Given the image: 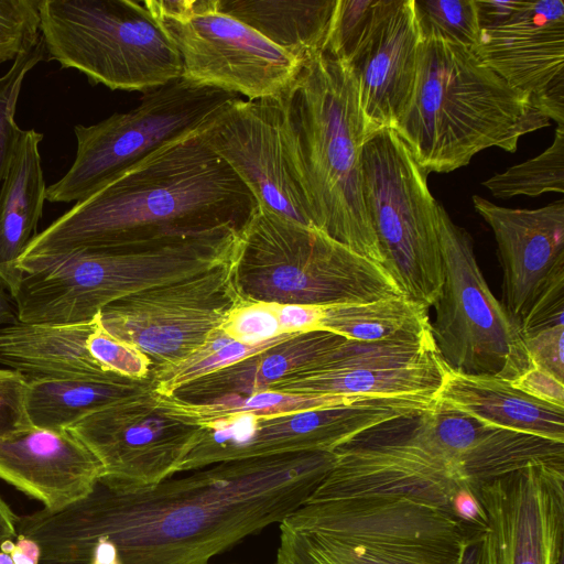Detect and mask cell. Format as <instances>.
I'll list each match as a JSON object with an SVG mask.
<instances>
[{
	"label": "cell",
	"mask_w": 564,
	"mask_h": 564,
	"mask_svg": "<svg viewBox=\"0 0 564 564\" xmlns=\"http://www.w3.org/2000/svg\"><path fill=\"white\" fill-rule=\"evenodd\" d=\"M334 452L289 453L215 463L149 487L100 477L59 510L19 517L41 563L89 564L98 540L120 564H208L249 535L281 523L330 470Z\"/></svg>",
	"instance_id": "obj_1"
},
{
	"label": "cell",
	"mask_w": 564,
	"mask_h": 564,
	"mask_svg": "<svg viewBox=\"0 0 564 564\" xmlns=\"http://www.w3.org/2000/svg\"><path fill=\"white\" fill-rule=\"evenodd\" d=\"M258 203L202 133L170 143L73 205L36 234L18 261L87 248L241 230Z\"/></svg>",
	"instance_id": "obj_2"
},
{
	"label": "cell",
	"mask_w": 564,
	"mask_h": 564,
	"mask_svg": "<svg viewBox=\"0 0 564 564\" xmlns=\"http://www.w3.org/2000/svg\"><path fill=\"white\" fill-rule=\"evenodd\" d=\"M273 100L286 155L315 228L384 268L364 199V139L351 66L318 52L302 62Z\"/></svg>",
	"instance_id": "obj_3"
},
{
	"label": "cell",
	"mask_w": 564,
	"mask_h": 564,
	"mask_svg": "<svg viewBox=\"0 0 564 564\" xmlns=\"http://www.w3.org/2000/svg\"><path fill=\"white\" fill-rule=\"evenodd\" d=\"M550 121L471 50L423 33L414 94L393 130L430 174L463 167L491 147L513 153Z\"/></svg>",
	"instance_id": "obj_4"
},
{
	"label": "cell",
	"mask_w": 564,
	"mask_h": 564,
	"mask_svg": "<svg viewBox=\"0 0 564 564\" xmlns=\"http://www.w3.org/2000/svg\"><path fill=\"white\" fill-rule=\"evenodd\" d=\"M212 265V249L202 236L87 248L20 263L23 275L12 299L23 323H88L119 299Z\"/></svg>",
	"instance_id": "obj_5"
},
{
	"label": "cell",
	"mask_w": 564,
	"mask_h": 564,
	"mask_svg": "<svg viewBox=\"0 0 564 564\" xmlns=\"http://www.w3.org/2000/svg\"><path fill=\"white\" fill-rule=\"evenodd\" d=\"M234 270L248 302L329 306L404 296L380 264L260 206L239 231Z\"/></svg>",
	"instance_id": "obj_6"
},
{
	"label": "cell",
	"mask_w": 564,
	"mask_h": 564,
	"mask_svg": "<svg viewBox=\"0 0 564 564\" xmlns=\"http://www.w3.org/2000/svg\"><path fill=\"white\" fill-rule=\"evenodd\" d=\"M46 55L112 90L149 91L182 77L180 54L144 1L40 0Z\"/></svg>",
	"instance_id": "obj_7"
},
{
	"label": "cell",
	"mask_w": 564,
	"mask_h": 564,
	"mask_svg": "<svg viewBox=\"0 0 564 564\" xmlns=\"http://www.w3.org/2000/svg\"><path fill=\"white\" fill-rule=\"evenodd\" d=\"M364 199L384 268L405 297L429 308L444 284L437 200L426 172L393 129L361 144Z\"/></svg>",
	"instance_id": "obj_8"
},
{
	"label": "cell",
	"mask_w": 564,
	"mask_h": 564,
	"mask_svg": "<svg viewBox=\"0 0 564 564\" xmlns=\"http://www.w3.org/2000/svg\"><path fill=\"white\" fill-rule=\"evenodd\" d=\"M237 97L180 77L147 91L131 110L90 126H75V159L46 188V200L87 198L167 144L202 133Z\"/></svg>",
	"instance_id": "obj_9"
},
{
	"label": "cell",
	"mask_w": 564,
	"mask_h": 564,
	"mask_svg": "<svg viewBox=\"0 0 564 564\" xmlns=\"http://www.w3.org/2000/svg\"><path fill=\"white\" fill-rule=\"evenodd\" d=\"M437 230L444 284L431 329L442 360L462 373L516 380L533 367L520 326L490 292L470 235L441 203Z\"/></svg>",
	"instance_id": "obj_10"
},
{
	"label": "cell",
	"mask_w": 564,
	"mask_h": 564,
	"mask_svg": "<svg viewBox=\"0 0 564 564\" xmlns=\"http://www.w3.org/2000/svg\"><path fill=\"white\" fill-rule=\"evenodd\" d=\"M176 47L182 77L248 100L279 96L302 62L219 10L216 0H144Z\"/></svg>",
	"instance_id": "obj_11"
},
{
	"label": "cell",
	"mask_w": 564,
	"mask_h": 564,
	"mask_svg": "<svg viewBox=\"0 0 564 564\" xmlns=\"http://www.w3.org/2000/svg\"><path fill=\"white\" fill-rule=\"evenodd\" d=\"M434 400V397L368 398L280 415L221 417L202 426V436L178 473L239 458L334 452L373 427L431 410Z\"/></svg>",
	"instance_id": "obj_12"
},
{
	"label": "cell",
	"mask_w": 564,
	"mask_h": 564,
	"mask_svg": "<svg viewBox=\"0 0 564 564\" xmlns=\"http://www.w3.org/2000/svg\"><path fill=\"white\" fill-rule=\"evenodd\" d=\"M243 302L232 259L119 299L99 312L98 321L111 336L142 351L152 371L185 359Z\"/></svg>",
	"instance_id": "obj_13"
},
{
	"label": "cell",
	"mask_w": 564,
	"mask_h": 564,
	"mask_svg": "<svg viewBox=\"0 0 564 564\" xmlns=\"http://www.w3.org/2000/svg\"><path fill=\"white\" fill-rule=\"evenodd\" d=\"M70 430L100 462L101 477L128 487L173 477L203 433L154 388L104 406Z\"/></svg>",
	"instance_id": "obj_14"
},
{
	"label": "cell",
	"mask_w": 564,
	"mask_h": 564,
	"mask_svg": "<svg viewBox=\"0 0 564 564\" xmlns=\"http://www.w3.org/2000/svg\"><path fill=\"white\" fill-rule=\"evenodd\" d=\"M475 1L479 35L473 52L563 126L564 2Z\"/></svg>",
	"instance_id": "obj_15"
},
{
	"label": "cell",
	"mask_w": 564,
	"mask_h": 564,
	"mask_svg": "<svg viewBox=\"0 0 564 564\" xmlns=\"http://www.w3.org/2000/svg\"><path fill=\"white\" fill-rule=\"evenodd\" d=\"M445 368L429 327L377 341L347 339L308 369L269 390L382 399L435 397Z\"/></svg>",
	"instance_id": "obj_16"
},
{
	"label": "cell",
	"mask_w": 564,
	"mask_h": 564,
	"mask_svg": "<svg viewBox=\"0 0 564 564\" xmlns=\"http://www.w3.org/2000/svg\"><path fill=\"white\" fill-rule=\"evenodd\" d=\"M476 497L497 564H557L564 556V464H531L482 484Z\"/></svg>",
	"instance_id": "obj_17"
},
{
	"label": "cell",
	"mask_w": 564,
	"mask_h": 564,
	"mask_svg": "<svg viewBox=\"0 0 564 564\" xmlns=\"http://www.w3.org/2000/svg\"><path fill=\"white\" fill-rule=\"evenodd\" d=\"M202 135L252 193L258 206L315 228L286 155L273 98H235Z\"/></svg>",
	"instance_id": "obj_18"
},
{
	"label": "cell",
	"mask_w": 564,
	"mask_h": 564,
	"mask_svg": "<svg viewBox=\"0 0 564 564\" xmlns=\"http://www.w3.org/2000/svg\"><path fill=\"white\" fill-rule=\"evenodd\" d=\"M281 523L339 539L449 554H458L468 532L455 514L405 497L305 502Z\"/></svg>",
	"instance_id": "obj_19"
},
{
	"label": "cell",
	"mask_w": 564,
	"mask_h": 564,
	"mask_svg": "<svg viewBox=\"0 0 564 564\" xmlns=\"http://www.w3.org/2000/svg\"><path fill=\"white\" fill-rule=\"evenodd\" d=\"M473 205L497 242L503 271L500 303L520 326L541 294L564 280V200L523 209L474 195Z\"/></svg>",
	"instance_id": "obj_20"
},
{
	"label": "cell",
	"mask_w": 564,
	"mask_h": 564,
	"mask_svg": "<svg viewBox=\"0 0 564 564\" xmlns=\"http://www.w3.org/2000/svg\"><path fill=\"white\" fill-rule=\"evenodd\" d=\"M422 42L415 0H393L351 65L364 141L383 129H394L406 111L416 85Z\"/></svg>",
	"instance_id": "obj_21"
},
{
	"label": "cell",
	"mask_w": 564,
	"mask_h": 564,
	"mask_svg": "<svg viewBox=\"0 0 564 564\" xmlns=\"http://www.w3.org/2000/svg\"><path fill=\"white\" fill-rule=\"evenodd\" d=\"M102 466L70 430L29 425L0 438V479L59 510L85 497Z\"/></svg>",
	"instance_id": "obj_22"
},
{
	"label": "cell",
	"mask_w": 564,
	"mask_h": 564,
	"mask_svg": "<svg viewBox=\"0 0 564 564\" xmlns=\"http://www.w3.org/2000/svg\"><path fill=\"white\" fill-rule=\"evenodd\" d=\"M346 340L327 330L292 334L272 347L178 388L171 395L199 404L267 391L278 381L308 369Z\"/></svg>",
	"instance_id": "obj_23"
},
{
	"label": "cell",
	"mask_w": 564,
	"mask_h": 564,
	"mask_svg": "<svg viewBox=\"0 0 564 564\" xmlns=\"http://www.w3.org/2000/svg\"><path fill=\"white\" fill-rule=\"evenodd\" d=\"M435 401L489 426L564 443V408L532 398L501 378L446 366Z\"/></svg>",
	"instance_id": "obj_24"
},
{
	"label": "cell",
	"mask_w": 564,
	"mask_h": 564,
	"mask_svg": "<svg viewBox=\"0 0 564 564\" xmlns=\"http://www.w3.org/2000/svg\"><path fill=\"white\" fill-rule=\"evenodd\" d=\"M98 316L80 324L15 322L0 326V365L28 379L104 378L106 371L91 350Z\"/></svg>",
	"instance_id": "obj_25"
},
{
	"label": "cell",
	"mask_w": 564,
	"mask_h": 564,
	"mask_svg": "<svg viewBox=\"0 0 564 564\" xmlns=\"http://www.w3.org/2000/svg\"><path fill=\"white\" fill-rule=\"evenodd\" d=\"M34 129L19 134L0 188V283L14 295L23 273L18 261L37 234L46 200L40 143Z\"/></svg>",
	"instance_id": "obj_26"
},
{
	"label": "cell",
	"mask_w": 564,
	"mask_h": 564,
	"mask_svg": "<svg viewBox=\"0 0 564 564\" xmlns=\"http://www.w3.org/2000/svg\"><path fill=\"white\" fill-rule=\"evenodd\" d=\"M219 10L301 62L324 51L337 0H216Z\"/></svg>",
	"instance_id": "obj_27"
},
{
	"label": "cell",
	"mask_w": 564,
	"mask_h": 564,
	"mask_svg": "<svg viewBox=\"0 0 564 564\" xmlns=\"http://www.w3.org/2000/svg\"><path fill=\"white\" fill-rule=\"evenodd\" d=\"M25 411L31 425L50 430L70 429L90 413L154 388L151 377L119 375L104 378L28 379Z\"/></svg>",
	"instance_id": "obj_28"
},
{
	"label": "cell",
	"mask_w": 564,
	"mask_h": 564,
	"mask_svg": "<svg viewBox=\"0 0 564 564\" xmlns=\"http://www.w3.org/2000/svg\"><path fill=\"white\" fill-rule=\"evenodd\" d=\"M457 557L458 554L339 539L280 523L273 564H456Z\"/></svg>",
	"instance_id": "obj_29"
},
{
	"label": "cell",
	"mask_w": 564,
	"mask_h": 564,
	"mask_svg": "<svg viewBox=\"0 0 564 564\" xmlns=\"http://www.w3.org/2000/svg\"><path fill=\"white\" fill-rule=\"evenodd\" d=\"M431 327L427 308L405 296L321 306L318 330L357 341H377Z\"/></svg>",
	"instance_id": "obj_30"
},
{
	"label": "cell",
	"mask_w": 564,
	"mask_h": 564,
	"mask_svg": "<svg viewBox=\"0 0 564 564\" xmlns=\"http://www.w3.org/2000/svg\"><path fill=\"white\" fill-rule=\"evenodd\" d=\"M362 399L368 398L305 395L267 390L243 398H231L208 403L194 404L178 401L172 395H166V402L174 413L199 426L221 417L237 414L271 416L349 404Z\"/></svg>",
	"instance_id": "obj_31"
},
{
	"label": "cell",
	"mask_w": 564,
	"mask_h": 564,
	"mask_svg": "<svg viewBox=\"0 0 564 564\" xmlns=\"http://www.w3.org/2000/svg\"><path fill=\"white\" fill-rule=\"evenodd\" d=\"M291 335L282 334L258 345H247L218 328L185 359L152 370L150 377L153 380L154 390L163 395H171L178 388L272 347Z\"/></svg>",
	"instance_id": "obj_32"
},
{
	"label": "cell",
	"mask_w": 564,
	"mask_h": 564,
	"mask_svg": "<svg viewBox=\"0 0 564 564\" xmlns=\"http://www.w3.org/2000/svg\"><path fill=\"white\" fill-rule=\"evenodd\" d=\"M482 185L496 197L540 196L564 192V127L557 126L552 144L540 155L496 173Z\"/></svg>",
	"instance_id": "obj_33"
},
{
	"label": "cell",
	"mask_w": 564,
	"mask_h": 564,
	"mask_svg": "<svg viewBox=\"0 0 564 564\" xmlns=\"http://www.w3.org/2000/svg\"><path fill=\"white\" fill-rule=\"evenodd\" d=\"M392 3L393 0H337L323 52L351 66Z\"/></svg>",
	"instance_id": "obj_34"
},
{
	"label": "cell",
	"mask_w": 564,
	"mask_h": 564,
	"mask_svg": "<svg viewBox=\"0 0 564 564\" xmlns=\"http://www.w3.org/2000/svg\"><path fill=\"white\" fill-rule=\"evenodd\" d=\"M422 33H433L473 51L479 35L475 0H415Z\"/></svg>",
	"instance_id": "obj_35"
},
{
	"label": "cell",
	"mask_w": 564,
	"mask_h": 564,
	"mask_svg": "<svg viewBox=\"0 0 564 564\" xmlns=\"http://www.w3.org/2000/svg\"><path fill=\"white\" fill-rule=\"evenodd\" d=\"M46 52L42 37L31 50L19 55L0 76V183L7 171L15 141L22 129L15 122V110L23 82Z\"/></svg>",
	"instance_id": "obj_36"
},
{
	"label": "cell",
	"mask_w": 564,
	"mask_h": 564,
	"mask_svg": "<svg viewBox=\"0 0 564 564\" xmlns=\"http://www.w3.org/2000/svg\"><path fill=\"white\" fill-rule=\"evenodd\" d=\"M40 0H0V65L13 62L39 42Z\"/></svg>",
	"instance_id": "obj_37"
},
{
	"label": "cell",
	"mask_w": 564,
	"mask_h": 564,
	"mask_svg": "<svg viewBox=\"0 0 564 564\" xmlns=\"http://www.w3.org/2000/svg\"><path fill=\"white\" fill-rule=\"evenodd\" d=\"M91 350L96 360L108 372L132 379L150 377L151 360L132 345L107 333L99 321L91 335Z\"/></svg>",
	"instance_id": "obj_38"
},
{
	"label": "cell",
	"mask_w": 564,
	"mask_h": 564,
	"mask_svg": "<svg viewBox=\"0 0 564 564\" xmlns=\"http://www.w3.org/2000/svg\"><path fill=\"white\" fill-rule=\"evenodd\" d=\"M231 338L258 345L282 335L273 303L245 301L220 327Z\"/></svg>",
	"instance_id": "obj_39"
},
{
	"label": "cell",
	"mask_w": 564,
	"mask_h": 564,
	"mask_svg": "<svg viewBox=\"0 0 564 564\" xmlns=\"http://www.w3.org/2000/svg\"><path fill=\"white\" fill-rule=\"evenodd\" d=\"M28 382L20 371L0 368V438L31 425L25 411Z\"/></svg>",
	"instance_id": "obj_40"
},
{
	"label": "cell",
	"mask_w": 564,
	"mask_h": 564,
	"mask_svg": "<svg viewBox=\"0 0 564 564\" xmlns=\"http://www.w3.org/2000/svg\"><path fill=\"white\" fill-rule=\"evenodd\" d=\"M523 338L533 367L564 382V324L540 328Z\"/></svg>",
	"instance_id": "obj_41"
},
{
	"label": "cell",
	"mask_w": 564,
	"mask_h": 564,
	"mask_svg": "<svg viewBox=\"0 0 564 564\" xmlns=\"http://www.w3.org/2000/svg\"><path fill=\"white\" fill-rule=\"evenodd\" d=\"M511 384L532 398L564 408V382L545 370L532 367Z\"/></svg>",
	"instance_id": "obj_42"
},
{
	"label": "cell",
	"mask_w": 564,
	"mask_h": 564,
	"mask_svg": "<svg viewBox=\"0 0 564 564\" xmlns=\"http://www.w3.org/2000/svg\"><path fill=\"white\" fill-rule=\"evenodd\" d=\"M456 564H497L496 552L489 528L473 527L465 535Z\"/></svg>",
	"instance_id": "obj_43"
},
{
	"label": "cell",
	"mask_w": 564,
	"mask_h": 564,
	"mask_svg": "<svg viewBox=\"0 0 564 564\" xmlns=\"http://www.w3.org/2000/svg\"><path fill=\"white\" fill-rule=\"evenodd\" d=\"M282 334L318 330L321 306L274 304Z\"/></svg>",
	"instance_id": "obj_44"
},
{
	"label": "cell",
	"mask_w": 564,
	"mask_h": 564,
	"mask_svg": "<svg viewBox=\"0 0 564 564\" xmlns=\"http://www.w3.org/2000/svg\"><path fill=\"white\" fill-rule=\"evenodd\" d=\"M453 513L463 522L476 528H487L486 514L476 495L468 489L458 490L452 500Z\"/></svg>",
	"instance_id": "obj_45"
},
{
	"label": "cell",
	"mask_w": 564,
	"mask_h": 564,
	"mask_svg": "<svg viewBox=\"0 0 564 564\" xmlns=\"http://www.w3.org/2000/svg\"><path fill=\"white\" fill-rule=\"evenodd\" d=\"M9 554L14 564L41 563V551L37 543L23 535H17V542Z\"/></svg>",
	"instance_id": "obj_46"
},
{
	"label": "cell",
	"mask_w": 564,
	"mask_h": 564,
	"mask_svg": "<svg viewBox=\"0 0 564 564\" xmlns=\"http://www.w3.org/2000/svg\"><path fill=\"white\" fill-rule=\"evenodd\" d=\"M19 517L0 496V544L17 536Z\"/></svg>",
	"instance_id": "obj_47"
},
{
	"label": "cell",
	"mask_w": 564,
	"mask_h": 564,
	"mask_svg": "<svg viewBox=\"0 0 564 564\" xmlns=\"http://www.w3.org/2000/svg\"><path fill=\"white\" fill-rule=\"evenodd\" d=\"M89 564H120L112 543L107 540H98L93 549Z\"/></svg>",
	"instance_id": "obj_48"
},
{
	"label": "cell",
	"mask_w": 564,
	"mask_h": 564,
	"mask_svg": "<svg viewBox=\"0 0 564 564\" xmlns=\"http://www.w3.org/2000/svg\"><path fill=\"white\" fill-rule=\"evenodd\" d=\"M18 321L15 303L0 283V326L9 325Z\"/></svg>",
	"instance_id": "obj_49"
},
{
	"label": "cell",
	"mask_w": 564,
	"mask_h": 564,
	"mask_svg": "<svg viewBox=\"0 0 564 564\" xmlns=\"http://www.w3.org/2000/svg\"><path fill=\"white\" fill-rule=\"evenodd\" d=\"M42 564H77V563H42Z\"/></svg>",
	"instance_id": "obj_50"
},
{
	"label": "cell",
	"mask_w": 564,
	"mask_h": 564,
	"mask_svg": "<svg viewBox=\"0 0 564 564\" xmlns=\"http://www.w3.org/2000/svg\"><path fill=\"white\" fill-rule=\"evenodd\" d=\"M557 564H564V556H563V557H561V560L558 561V563H557Z\"/></svg>",
	"instance_id": "obj_51"
}]
</instances>
